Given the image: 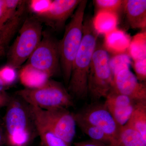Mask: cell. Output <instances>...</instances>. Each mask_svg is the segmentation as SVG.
<instances>
[{
	"instance_id": "obj_1",
	"label": "cell",
	"mask_w": 146,
	"mask_h": 146,
	"mask_svg": "<svg viewBox=\"0 0 146 146\" xmlns=\"http://www.w3.org/2000/svg\"><path fill=\"white\" fill-rule=\"evenodd\" d=\"M4 118L6 144L28 146L38 136L35 120L29 105L18 96H11Z\"/></svg>"
},
{
	"instance_id": "obj_2",
	"label": "cell",
	"mask_w": 146,
	"mask_h": 146,
	"mask_svg": "<svg viewBox=\"0 0 146 146\" xmlns=\"http://www.w3.org/2000/svg\"><path fill=\"white\" fill-rule=\"evenodd\" d=\"M83 33L81 44L73 61L68 85V91L71 96L80 100L84 99L88 96V74L99 36L90 18L84 21Z\"/></svg>"
},
{
	"instance_id": "obj_3",
	"label": "cell",
	"mask_w": 146,
	"mask_h": 146,
	"mask_svg": "<svg viewBox=\"0 0 146 146\" xmlns=\"http://www.w3.org/2000/svg\"><path fill=\"white\" fill-rule=\"evenodd\" d=\"M87 1L81 0L65 27L63 38L58 42L60 69L67 85L70 78L73 61L82 41L84 18Z\"/></svg>"
},
{
	"instance_id": "obj_4",
	"label": "cell",
	"mask_w": 146,
	"mask_h": 146,
	"mask_svg": "<svg viewBox=\"0 0 146 146\" xmlns=\"http://www.w3.org/2000/svg\"><path fill=\"white\" fill-rule=\"evenodd\" d=\"M42 23L35 16H28L8 50L7 64L18 69L29 59L42 40Z\"/></svg>"
},
{
	"instance_id": "obj_5",
	"label": "cell",
	"mask_w": 146,
	"mask_h": 146,
	"mask_svg": "<svg viewBox=\"0 0 146 146\" xmlns=\"http://www.w3.org/2000/svg\"><path fill=\"white\" fill-rule=\"evenodd\" d=\"M16 95L28 104L42 110L58 108H68L74 105L72 97L62 84L52 80L36 88H25Z\"/></svg>"
},
{
	"instance_id": "obj_6",
	"label": "cell",
	"mask_w": 146,
	"mask_h": 146,
	"mask_svg": "<svg viewBox=\"0 0 146 146\" xmlns=\"http://www.w3.org/2000/svg\"><path fill=\"white\" fill-rule=\"evenodd\" d=\"M109 60V53L103 45L97 43L88 77V95L94 101L105 98L112 89L113 76Z\"/></svg>"
},
{
	"instance_id": "obj_7",
	"label": "cell",
	"mask_w": 146,
	"mask_h": 146,
	"mask_svg": "<svg viewBox=\"0 0 146 146\" xmlns=\"http://www.w3.org/2000/svg\"><path fill=\"white\" fill-rule=\"evenodd\" d=\"M30 106L35 117L70 145L76 133L77 125L74 114L70 112L68 108H63L45 110Z\"/></svg>"
},
{
	"instance_id": "obj_8",
	"label": "cell",
	"mask_w": 146,
	"mask_h": 146,
	"mask_svg": "<svg viewBox=\"0 0 146 146\" xmlns=\"http://www.w3.org/2000/svg\"><path fill=\"white\" fill-rule=\"evenodd\" d=\"M26 65L44 73L50 78L57 76L61 71L58 41L50 34L43 33L41 42Z\"/></svg>"
},
{
	"instance_id": "obj_9",
	"label": "cell",
	"mask_w": 146,
	"mask_h": 146,
	"mask_svg": "<svg viewBox=\"0 0 146 146\" xmlns=\"http://www.w3.org/2000/svg\"><path fill=\"white\" fill-rule=\"evenodd\" d=\"M75 116L102 130L111 140L112 145L117 137L120 127L104 104L95 102L88 105Z\"/></svg>"
},
{
	"instance_id": "obj_10",
	"label": "cell",
	"mask_w": 146,
	"mask_h": 146,
	"mask_svg": "<svg viewBox=\"0 0 146 146\" xmlns=\"http://www.w3.org/2000/svg\"><path fill=\"white\" fill-rule=\"evenodd\" d=\"M81 0H54L49 8L43 13L35 15L42 23L55 29H60L74 12Z\"/></svg>"
},
{
	"instance_id": "obj_11",
	"label": "cell",
	"mask_w": 146,
	"mask_h": 146,
	"mask_svg": "<svg viewBox=\"0 0 146 146\" xmlns=\"http://www.w3.org/2000/svg\"><path fill=\"white\" fill-rule=\"evenodd\" d=\"M112 89L135 102L146 100L145 84L138 81L129 69L121 71L114 76Z\"/></svg>"
},
{
	"instance_id": "obj_12",
	"label": "cell",
	"mask_w": 146,
	"mask_h": 146,
	"mask_svg": "<svg viewBox=\"0 0 146 146\" xmlns=\"http://www.w3.org/2000/svg\"><path fill=\"white\" fill-rule=\"evenodd\" d=\"M105 98V106L119 126L126 124L136 102L112 89Z\"/></svg>"
},
{
	"instance_id": "obj_13",
	"label": "cell",
	"mask_w": 146,
	"mask_h": 146,
	"mask_svg": "<svg viewBox=\"0 0 146 146\" xmlns=\"http://www.w3.org/2000/svg\"><path fill=\"white\" fill-rule=\"evenodd\" d=\"M29 1H21L17 10L7 21L0 31V48L5 52L11 41L28 16Z\"/></svg>"
},
{
	"instance_id": "obj_14",
	"label": "cell",
	"mask_w": 146,
	"mask_h": 146,
	"mask_svg": "<svg viewBox=\"0 0 146 146\" xmlns=\"http://www.w3.org/2000/svg\"><path fill=\"white\" fill-rule=\"evenodd\" d=\"M123 7L131 27L145 30L146 27V0L123 1Z\"/></svg>"
},
{
	"instance_id": "obj_15",
	"label": "cell",
	"mask_w": 146,
	"mask_h": 146,
	"mask_svg": "<svg viewBox=\"0 0 146 146\" xmlns=\"http://www.w3.org/2000/svg\"><path fill=\"white\" fill-rule=\"evenodd\" d=\"M104 35L103 46L108 53L112 55L127 53L131 38L125 32L117 28Z\"/></svg>"
},
{
	"instance_id": "obj_16",
	"label": "cell",
	"mask_w": 146,
	"mask_h": 146,
	"mask_svg": "<svg viewBox=\"0 0 146 146\" xmlns=\"http://www.w3.org/2000/svg\"><path fill=\"white\" fill-rule=\"evenodd\" d=\"M95 31L99 35H105L117 28L119 16L118 13L106 11H98L92 19Z\"/></svg>"
},
{
	"instance_id": "obj_17",
	"label": "cell",
	"mask_w": 146,
	"mask_h": 146,
	"mask_svg": "<svg viewBox=\"0 0 146 146\" xmlns=\"http://www.w3.org/2000/svg\"><path fill=\"white\" fill-rule=\"evenodd\" d=\"M19 78L25 88H38L45 84L50 78L41 71L26 65L19 73Z\"/></svg>"
},
{
	"instance_id": "obj_18",
	"label": "cell",
	"mask_w": 146,
	"mask_h": 146,
	"mask_svg": "<svg viewBox=\"0 0 146 146\" xmlns=\"http://www.w3.org/2000/svg\"><path fill=\"white\" fill-rule=\"evenodd\" d=\"M111 146H146V141L139 132L127 124L121 127Z\"/></svg>"
},
{
	"instance_id": "obj_19",
	"label": "cell",
	"mask_w": 146,
	"mask_h": 146,
	"mask_svg": "<svg viewBox=\"0 0 146 146\" xmlns=\"http://www.w3.org/2000/svg\"><path fill=\"white\" fill-rule=\"evenodd\" d=\"M126 124L137 131L146 141V100L135 102Z\"/></svg>"
},
{
	"instance_id": "obj_20",
	"label": "cell",
	"mask_w": 146,
	"mask_h": 146,
	"mask_svg": "<svg viewBox=\"0 0 146 146\" xmlns=\"http://www.w3.org/2000/svg\"><path fill=\"white\" fill-rule=\"evenodd\" d=\"M33 115L38 136L41 140V146H70L65 141L55 134L49 128L35 117L33 114Z\"/></svg>"
},
{
	"instance_id": "obj_21",
	"label": "cell",
	"mask_w": 146,
	"mask_h": 146,
	"mask_svg": "<svg viewBox=\"0 0 146 146\" xmlns=\"http://www.w3.org/2000/svg\"><path fill=\"white\" fill-rule=\"evenodd\" d=\"M74 115L77 125L84 133L89 136L91 140L110 146L111 139L102 130L78 117H76L74 114Z\"/></svg>"
},
{
	"instance_id": "obj_22",
	"label": "cell",
	"mask_w": 146,
	"mask_h": 146,
	"mask_svg": "<svg viewBox=\"0 0 146 146\" xmlns=\"http://www.w3.org/2000/svg\"><path fill=\"white\" fill-rule=\"evenodd\" d=\"M128 54L133 61L146 58V32L144 31L131 39Z\"/></svg>"
},
{
	"instance_id": "obj_23",
	"label": "cell",
	"mask_w": 146,
	"mask_h": 146,
	"mask_svg": "<svg viewBox=\"0 0 146 146\" xmlns=\"http://www.w3.org/2000/svg\"><path fill=\"white\" fill-rule=\"evenodd\" d=\"M131 63V58L127 53L112 55L110 57V66L113 78L120 71L129 69Z\"/></svg>"
},
{
	"instance_id": "obj_24",
	"label": "cell",
	"mask_w": 146,
	"mask_h": 146,
	"mask_svg": "<svg viewBox=\"0 0 146 146\" xmlns=\"http://www.w3.org/2000/svg\"><path fill=\"white\" fill-rule=\"evenodd\" d=\"M94 2L97 11H106L118 13L123 7L121 0H95Z\"/></svg>"
},
{
	"instance_id": "obj_25",
	"label": "cell",
	"mask_w": 146,
	"mask_h": 146,
	"mask_svg": "<svg viewBox=\"0 0 146 146\" xmlns=\"http://www.w3.org/2000/svg\"><path fill=\"white\" fill-rule=\"evenodd\" d=\"M18 78L16 69L7 65L0 68V80L7 87L15 83Z\"/></svg>"
},
{
	"instance_id": "obj_26",
	"label": "cell",
	"mask_w": 146,
	"mask_h": 146,
	"mask_svg": "<svg viewBox=\"0 0 146 146\" xmlns=\"http://www.w3.org/2000/svg\"><path fill=\"white\" fill-rule=\"evenodd\" d=\"M52 1L49 0H33L29 1V10L35 15L44 12L49 8Z\"/></svg>"
},
{
	"instance_id": "obj_27",
	"label": "cell",
	"mask_w": 146,
	"mask_h": 146,
	"mask_svg": "<svg viewBox=\"0 0 146 146\" xmlns=\"http://www.w3.org/2000/svg\"><path fill=\"white\" fill-rule=\"evenodd\" d=\"M133 69L138 81L145 82L146 80V58L133 61Z\"/></svg>"
},
{
	"instance_id": "obj_28",
	"label": "cell",
	"mask_w": 146,
	"mask_h": 146,
	"mask_svg": "<svg viewBox=\"0 0 146 146\" xmlns=\"http://www.w3.org/2000/svg\"><path fill=\"white\" fill-rule=\"evenodd\" d=\"M11 98L5 91H0V108L7 106Z\"/></svg>"
},
{
	"instance_id": "obj_29",
	"label": "cell",
	"mask_w": 146,
	"mask_h": 146,
	"mask_svg": "<svg viewBox=\"0 0 146 146\" xmlns=\"http://www.w3.org/2000/svg\"><path fill=\"white\" fill-rule=\"evenodd\" d=\"M74 146H109L105 144L98 142V141L90 140V141L79 142L74 144Z\"/></svg>"
},
{
	"instance_id": "obj_30",
	"label": "cell",
	"mask_w": 146,
	"mask_h": 146,
	"mask_svg": "<svg viewBox=\"0 0 146 146\" xmlns=\"http://www.w3.org/2000/svg\"><path fill=\"white\" fill-rule=\"evenodd\" d=\"M5 0H0V31L3 26V21L5 14Z\"/></svg>"
},
{
	"instance_id": "obj_31",
	"label": "cell",
	"mask_w": 146,
	"mask_h": 146,
	"mask_svg": "<svg viewBox=\"0 0 146 146\" xmlns=\"http://www.w3.org/2000/svg\"><path fill=\"white\" fill-rule=\"evenodd\" d=\"M5 144V135L3 129L0 127V146H4Z\"/></svg>"
},
{
	"instance_id": "obj_32",
	"label": "cell",
	"mask_w": 146,
	"mask_h": 146,
	"mask_svg": "<svg viewBox=\"0 0 146 146\" xmlns=\"http://www.w3.org/2000/svg\"><path fill=\"white\" fill-rule=\"evenodd\" d=\"M9 87H7L0 80V91H5V90L8 89Z\"/></svg>"
},
{
	"instance_id": "obj_33",
	"label": "cell",
	"mask_w": 146,
	"mask_h": 146,
	"mask_svg": "<svg viewBox=\"0 0 146 146\" xmlns=\"http://www.w3.org/2000/svg\"><path fill=\"white\" fill-rule=\"evenodd\" d=\"M5 52L2 49L0 48V57L1 56L3 55L5 53Z\"/></svg>"
}]
</instances>
